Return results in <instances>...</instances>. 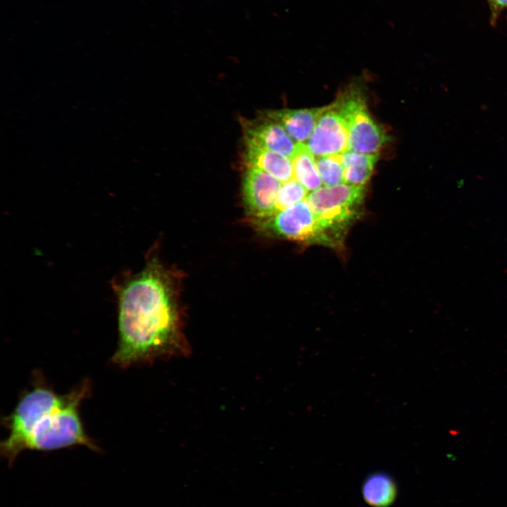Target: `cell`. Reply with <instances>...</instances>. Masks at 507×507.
<instances>
[{
    "label": "cell",
    "mask_w": 507,
    "mask_h": 507,
    "mask_svg": "<svg viewBox=\"0 0 507 507\" xmlns=\"http://www.w3.org/2000/svg\"><path fill=\"white\" fill-rule=\"evenodd\" d=\"M294 178L308 192L321 187L322 181L317 168L315 156L309 151L305 143H298L296 153L292 158Z\"/></svg>",
    "instance_id": "cell-13"
},
{
    "label": "cell",
    "mask_w": 507,
    "mask_h": 507,
    "mask_svg": "<svg viewBox=\"0 0 507 507\" xmlns=\"http://www.w3.org/2000/svg\"><path fill=\"white\" fill-rule=\"evenodd\" d=\"M365 189L346 183L321 187L308 194L309 204L320 228L334 244L359 214Z\"/></svg>",
    "instance_id": "cell-3"
},
{
    "label": "cell",
    "mask_w": 507,
    "mask_h": 507,
    "mask_svg": "<svg viewBox=\"0 0 507 507\" xmlns=\"http://www.w3.org/2000/svg\"><path fill=\"white\" fill-rule=\"evenodd\" d=\"M334 103L347 122L348 150L377 154L387 138L372 118L361 92L356 89L348 90Z\"/></svg>",
    "instance_id": "cell-4"
},
{
    "label": "cell",
    "mask_w": 507,
    "mask_h": 507,
    "mask_svg": "<svg viewBox=\"0 0 507 507\" xmlns=\"http://www.w3.org/2000/svg\"><path fill=\"white\" fill-rule=\"evenodd\" d=\"M118 342L111 358L120 368L186 355L170 280L156 261L117 287Z\"/></svg>",
    "instance_id": "cell-1"
},
{
    "label": "cell",
    "mask_w": 507,
    "mask_h": 507,
    "mask_svg": "<svg viewBox=\"0 0 507 507\" xmlns=\"http://www.w3.org/2000/svg\"><path fill=\"white\" fill-rule=\"evenodd\" d=\"M261 230L282 238L333 245L320 228L307 200L278 211L272 216L254 220Z\"/></svg>",
    "instance_id": "cell-5"
},
{
    "label": "cell",
    "mask_w": 507,
    "mask_h": 507,
    "mask_svg": "<svg viewBox=\"0 0 507 507\" xmlns=\"http://www.w3.org/2000/svg\"><path fill=\"white\" fill-rule=\"evenodd\" d=\"M308 195V191L294 178L282 182L277 196L275 213L306 200Z\"/></svg>",
    "instance_id": "cell-15"
},
{
    "label": "cell",
    "mask_w": 507,
    "mask_h": 507,
    "mask_svg": "<svg viewBox=\"0 0 507 507\" xmlns=\"http://www.w3.org/2000/svg\"><path fill=\"white\" fill-rule=\"evenodd\" d=\"M492 8L496 11L507 8V0H489Z\"/></svg>",
    "instance_id": "cell-16"
},
{
    "label": "cell",
    "mask_w": 507,
    "mask_h": 507,
    "mask_svg": "<svg viewBox=\"0 0 507 507\" xmlns=\"http://www.w3.org/2000/svg\"><path fill=\"white\" fill-rule=\"evenodd\" d=\"M89 391L87 380L63 394L37 381L2 419L8 435L1 442V456L11 466L25 450L49 451L81 445L99 451L87 434L80 414L81 403Z\"/></svg>",
    "instance_id": "cell-2"
},
{
    "label": "cell",
    "mask_w": 507,
    "mask_h": 507,
    "mask_svg": "<svg viewBox=\"0 0 507 507\" xmlns=\"http://www.w3.org/2000/svg\"><path fill=\"white\" fill-rule=\"evenodd\" d=\"M282 182L267 172L246 166L242 183L244 205L253 220L275 213V204Z\"/></svg>",
    "instance_id": "cell-6"
},
{
    "label": "cell",
    "mask_w": 507,
    "mask_h": 507,
    "mask_svg": "<svg viewBox=\"0 0 507 507\" xmlns=\"http://www.w3.org/2000/svg\"><path fill=\"white\" fill-rule=\"evenodd\" d=\"M244 163L246 166L267 172L281 182L294 178L292 159L267 149L246 146Z\"/></svg>",
    "instance_id": "cell-10"
},
{
    "label": "cell",
    "mask_w": 507,
    "mask_h": 507,
    "mask_svg": "<svg viewBox=\"0 0 507 507\" xmlns=\"http://www.w3.org/2000/svg\"><path fill=\"white\" fill-rule=\"evenodd\" d=\"M344 183L363 186L370 177L377 154H365L347 150L342 154Z\"/></svg>",
    "instance_id": "cell-12"
},
{
    "label": "cell",
    "mask_w": 507,
    "mask_h": 507,
    "mask_svg": "<svg viewBox=\"0 0 507 507\" xmlns=\"http://www.w3.org/2000/svg\"><path fill=\"white\" fill-rule=\"evenodd\" d=\"M326 106L301 109H282L265 114L278 122L297 143H306Z\"/></svg>",
    "instance_id": "cell-9"
},
{
    "label": "cell",
    "mask_w": 507,
    "mask_h": 507,
    "mask_svg": "<svg viewBox=\"0 0 507 507\" xmlns=\"http://www.w3.org/2000/svg\"><path fill=\"white\" fill-rule=\"evenodd\" d=\"M246 146L258 147L292 158L298 143L278 122L266 114L256 120L243 122Z\"/></svg>",
    "instance_id": "cell-8"
},
{
    "label": "cell",
    "mask_w": 507,
    "mask_h": 507,
    "mask_svg": "<svg viewBox=\"0 0 507 507\" xmlns=\"http://www.w3.org/2000/svg\"><path fill=\"white\" fill-rule=\"evenodd\" d=\"M317 168L324 186L331 187L344 183L342 154L315 157Z\"/></svg>",
    "instance_id": "cell-14"
},
{
    "label": "cell",
    "mask_w": 507,
    "mask_h": 507,
    "mask_svg": "<svg viewBox=\"0 0 507 507\" xmlns=\"http://www.w3.org/2000/svg\"><path fill=\"white\" fill-rule=\"evenodd\" d=\"M348 143L347 122L333 102L327 106L305 144L315 157H318L342 154L348 150Z\"/></svg>",
    "instance_id": "cell-7"
},
{
    "label": "cell",
    "mask_w": 507,
    "mask_h": 507,
    "mask_svg": "<svg viewBox=\"0 0 507 507\" xmlns=\"http://www.w3.org/2000/svg\"><path fill=\"white\" fill-rule=\"evenodd\" d=\"M361 489L365 501L372 507H389L397 496L394 480L384 472H376L367 476Z\"/></svg>",
    "instance_id": "cell-11"
}]
</instances>
